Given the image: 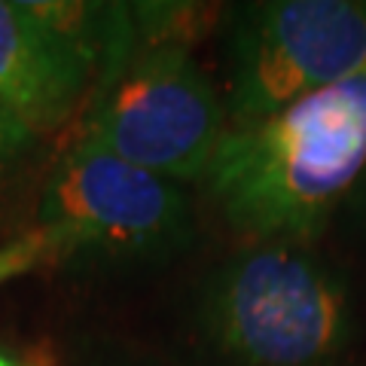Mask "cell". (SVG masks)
Here are the masks:
<instances>
[{
    "label": "cell",
    "instance_id": "6da1fadb",
    "mask_svg": "<svg viewBox=\"0 0 366 366\" xmlns=\"http://www.w3.org/2000/svg\"><path fill=\"white\" fill-rule=\"evenodd\" d=\"M363 174L366 67L269 119L226 129L204 189L247 244H315Z\"/></svg>",
    "mask_w": 366,
    "mask_h": 366
},
{
    "label": "cell",
    "instance_id": "7a4b0ae2",
    "mask_svg": "<svg viewBox=\"0 0 366 366\" xmlns=\"http://www.w3.org/2000/svg\"><path fill=\"white\" fill-rule=\"evenodd\" d=\"M192 336L208 366H342L357 308L345 272L312 244L259 242L204 274Z\"/></svg>",
    "mask_w": 366,
    "mask_h": 366
},
{
    "label": "cell",
    "instance_id": "3957f363",
    "mask_svg": "<svg viewBox=\"0 0 366 366\" xmlns=\"http://www.w3.org/2000/svg\"><path fill=\"white\" fill-rule=\"evenodd\" d=\"M95 76L79 134L165 180H204L229 117L189 43L137 37L119 6Z\"/></svg>",
    "mask_w": 366,
    "mask_h": 366
},
{
    "label": "cell",
    "instance_id": "277c9868",
    "mask_svg": "<svg viewBox=\"0 0 366 366\" xmlns=\"http://www.w3.org/2000/svg\"><path fill=\"white\" fill-rule=\"evenodd\" d=\"M55 257L110 266L165 262L192 244V204L165 180L79 134L55 162L40 199Z\"/></svg>",
    "mask_w": 366,
    "mask_h": 366
},
{
    "label": "cell",
    "instance_id": "5b68a950",
    "mask_svg": "<svg viewBox=\"0 0 366 366\" xmlns=\"http://www.w3.org/2000/svg\"><path fill=\"white\" fill-rule=\"evenodd\" d=\"M366 67V0H259L229 25V129L269 119Z\"/></svg>",
    "mask_w": 366,
    "mask_h": 366
},
{
    "label": "cell",
    "instance_id": "8992f818",
    "mask_svg": "<svg viewBox=\"0 0 366 366\" xmlns=\"http://www.w3.org/2000/svg\"><path fill=\"white\" fill-rule=\"evenodd\" d=\"M95 71V55L31 4L0 0V117L34 134L49 132L76 107Z\"/></svg>",
    "mask_w": 366,
    "mask_h": 366
},
{
    "label": "cell",
    "instance_id": "52a82bcc",
    "mask_svg": "<svg viewBox=\"0 0 366 366\" xmlns=\"http://www.w3.org/2000/svg\"><path fill=\"white\" fill-rule=\"evenodd\" d=\"M49 257H55V247H52L49 235H46L43 229H34V232H28V235L0 244V287L21 278V274L34 272Z\"/></svg>",
    "mask_w": 366,
    "mask_h": 366
},
{
    "label": "cell",
    "instance_id": "ba28073f",
    "mask_svg": "<svg viewBox=\"0 0 366 366\" xmlns=\"http://www.w3.org/2000/svg\"><path fill=\"white\" fill-rule=\"evenodd\" d=\"M34 141H37V134L28 125H21L9 117H0V183L13 174V168L25 159Z\"/></svg>",
    "mask_w": 366,
    "mask_h": 366
},
{
    "label": "cell",
    "instance_id": "9c48e42d",
    "mask_svg": "<svg viewBox=\"0 0 366 366\" xmlns=\"http://www.w3.org/2000/svg\"><path fill=\"white\" fill-rule=\"evenodd\" d=\"M354 196H357V199H354V202H357V208L366 214V174L360 177V183H357V189H354Z\"/></svg>",
    "mask_w": 366,
    "mask_h": 366
},
{
    "label": "cell",
    "instance_id": "30bf717a",
    "mask_svg": "<svg viewBox=\"0 0 366 366\" xmlns=\"http://www.w3.org/2000/svg\"><path fill=\"white\" fill-rule=\"evenodd\" d=\"M0 366H28L21 357H16V354H9V351H0Z\"/></svg>",
    "mask_w": 366,
    "mask_h": 366
}]
</instances>
